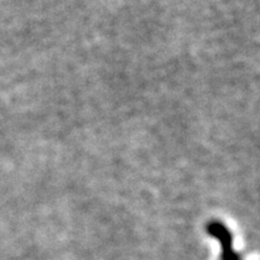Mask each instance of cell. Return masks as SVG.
I'll return each mask as SVG.
<instances>
[{
  "instance_id": "6da1fadb",
  "label": "cell",
  "mask_w": 260,
  "mask_h": 260,
  "mask_svg": "<svg viewBox=\"0 0 260 260\" xmlns=\"http://www.w3.org/2000/svg\"><path fill=\"white\" fill-rule=\"evenodd\" d=\"M207 233L211 236L216 237L222 246V256H220L222 260H241V256L237 254L233 247L232 233L223 223L217 222V220L209 223Z\"/></svg>"
}]
</instances>
